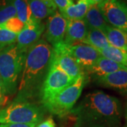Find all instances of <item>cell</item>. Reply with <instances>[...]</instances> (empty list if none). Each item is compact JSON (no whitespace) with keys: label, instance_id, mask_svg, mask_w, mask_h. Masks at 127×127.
Listing matches in <instances>:
<instances>
[{"label":"cell","instance_id":"obj_18","mask_svg":"<svg viewBox=\"0 0 127 127\" xmlns=\"http://www.w3.org/2000/svg\"><path fill=\"white\" fill-rule=\"evenodd\" d=\"M91 6L89 0H78L77 3L71 4L62 13H59L67 21L83 20Z\"/></svg>","mask_w":127,"mask_h":127},{"label":"cell","instance_id":"obj_17","mask_svg":"<svg viewBox=\"0 0 127 127\" xmlns=\"http://www.w3.org/2000/svg\"><path fill=\"white\" fill-rule=\"evenodd\" d=\"M103 32L111 45L127 52V32L108 24Z\"/></svg>","mask_w":127,"mask_h":127},{"label":"cell","instance_id":"obj_21","mask_svg":"<svg viewBox=\"0 0 127 127\" xmlns=\"http://www.w3.org/2000/svg\"><path fill=\"white\" fill-rule=\"evenodd\" d=\"M16 16L14 0H0V24Z\"/></svg>","mask_w":127,"mask_h":127},{"label":"cell","instance_id":"obj_30","mask_svg":"<svg viewBox=\"0 0 127 127\" xmlns=\"http://www.w3.org/2000/svg\"><path fill=\"white\" fill-rule=\"evenodd\" d=\"M126 114H127V110H126Z\"/></svg>","mask_w":127,"mask_h":127},{"label":"cell","instance_id":"obj_32","mask_svg":"<svg viewBox=\"0 0 127 127\" xmlns=\"http://www.w3.org/2000/svg\"><path fill=\"white\" fill-rule=\"evenodd\" d=\"M42 1H51V0H42Z\"/></svg>","mask_w":127,"mask_h":127},{"label":"cell","instance_id":"obj_11","mask_svg":"<svg viewBox=\"0 0 127 127\" xmlns=\"http://www.w3.org/2000/svg\"><path fill=\"white\" fill-rule=\"evenodd\" d=\"M67 20L58 11L48 18L44 37L52 47L63 42L66 31Z\"/></svg>","mask_w":127,"mask_h":127},{"label":"cell","instance_id":"obj_26","mask_svg":"<svg viewBox=\"0 0 127 127\" xmlns=\"http://www.w3.org/2000/svg\"><path fill=\"white\" fill-rule=\"evenodd\" d=\"M36 124H0V127H35Z\"/></svg>","mask_w":127,"mask_h":127},{"label":"cell","instance_id":"obj_8","mask_svg":"<svg viewBox=\"0 0 127 127\" xmlns=\"http://www.w3.org/2000/svg\"><path fill=\"white\" fill-rule=\"evenodd\" d=\"M52 47L53 55L52 62L68 76L76 81L80 76L86 75L84 70L68 52L67 45L64 41L55 45Z\"/></svg>","mask_w":127,"mask_h":127},{"label":"cell","instance_id":"obj_7","mask_svg":"<svg viewBox=\"0 0 127 127\" xmlns=\"http://www.w3.org/2000/svg\"><path fill=\"white\" fill-rule=\"evenodd\" d=\"M107 23L127 32V4L120 0H104L98 4Z\"/></svg>","mask_w":127,"mask_h":127},{"label":"cell","instance_id":"obj_28","mask_svg":"<svg viewBox=\"0 0 127 127\" xmlns=\"http://www.w3.org/2000/svg\"><path fill=\"white\" fill-rule=\"evenodd\" d=\"M35 127H55V123L52 119L49 118L36 125Z\"/></svg>","mask_w":127,"mask_h":127},{"label":"cell","instance_id":"obj_13","mask_svg":"<svg viewBox=\"0 0 127 127\" xmlns=\"http://www.w3.org/2000/svg\"><path fill=\"white\" fill-rule=\"evenodd\" d=\"M88 28L83 20L67 21L66 31L64 42L71 45L77 42H83L86 37Z\"/></svg>","mask_w":127,"mask_h":127},{"label":"cell","instance_id":"obj_20","mask_svg":"<svg viewBox=\"0 0 127 127\" xmlns=\"http://www.w3.org/2000/svg\"><path fill=\"white\" fill-rule=\"evenodd\" d=\"M102 57L109 59L127 68V52L110 45L106 48L97 50Z\"/></svg>","mask_w":127,"mask_h":127},{"label":"cell","instance_id":"obj_6","mask_svg":"<svg viewBox=\"0 0 127 127\" xmlns=\"http://www.w3.org/2000/svg\"><path fill=\"white\" fill-rule=\"evenodd\" d=\"M74 81L73 79L52 62L49 71L41 88L40 99L42 103L71 85Z\"/></svg>","mask_w":127,"mask_h":127},{"label":"cell","instance_id":"obj_22","mask_svg":"<svg viewBox=\"0 0 127 127\" xmlns=\"http://www.w3.org/2000/svg\"><path fill=\"white\" fill-rule=\"evenodd\" d=\"M14 4L16 17H18L23 23H26L32 18L31 12L26 0H14Z\"/></svg>","mask_w":127,"mask_h":127},{"label":"cell","instance_id":"obj_5","mask_svg":"<svg viewBox=\"0 0 127 127\" xmlns=\"http://www.w3.org/2000/svg\"><path fill=\"white\" fill-rule=\"evenodd\" d=\"M45 108L32 102H14L0 109V124H36L45 116Z\"/></svg>","mask_w":127,"mask_h":127},{"label":"cell","instance_id":"obj_24","mask_svg":"<svg viewBox=\"0 0 127 127\" xmlns=\"http://www.w3.org/2000/svg\"><path fill=\"white\" fill-rule=\"evenodd\" d=\"M17 35L0 28V51L7 46L16 43Z\"/></svg>","mask_w":127,"mask_h":127},{"label":"cell","instance_id":"obj_16","mask_svg":"<svg viewBox=\"0 0 127 127\" xmlns=\"http://www.w3.org/2000/svg\"><path fill=\"white\" fill-rule=\"evenodd\" d=\"M88 28L97 29L104 32L108 23L105 21L98 5H91L83 18Z\"/></svg>","mask_w":127,"mask_h":127},{"label":"cell","instance_id":"obj_14","mask_svg":"<svg viewBox=\"0 0 127 127\" xmlns=\"http://www.w3.org/2000/svg\"><path fill=\"white\" fill-rule=\"evenodd\" d=\"M119 70H127V68L101 56L97 61L86 71L95 79Z\"/></svg>","mask_w":127,"mask_h":127},{"label":"cell","instance_id":"obj_3","mask_svg":"<svg viewBox=\"0 0 127 127\" xmlns=\"http://www.w3.org/2000/svg\"><path fill=\"white\" fill-rule=\"evenodd\" d=\"M26 55V53L19 50L16 43L0 51V77L6 96L14 95L18 90Z\"/></svg>","mask_w":127,"mask_h":127},{"label":"cell","instance_id":"obj_2","mask_svg":"<svg viewBox=\"0 0 127 127\" xmlns=\"http://www.w3.org/2000/svg\"><path fill=\"white\" fill-rule=\"evenodd\" d=\"M52 55L53 47L44 40H40L28 50L14 102H31L40 97Z\"/></svg>","mask_w":127,"mask_h":127},{"label":"cell","instance_id":"obj_15","mask_svg":"<svg viewBox=\"0 0 127 127\" xmlns=\"http://www.w3.org/2000/svg\"><path fill=\"white\" fill-rule=\"evenodd\" d=\"M31 12L32 17L41 21L49 18L57 11V7L53 1L42 0H26Z\"/></svg>","mask_w":127,"mask_h":127},{"label":"cell","instance_id":"obj_1","mask_svg":"<svg viewBox=\"0 0 127 127\" xmlns=\"http://www.w3.org/2000/svg\"><path fill=\"white\" fill-rule=\"evenodd\" d=\"M73 127H118L122 121L120 100L100 91L87 94L70 112Z\"/></svg>","mask_w":127,"mask_h":127},{"label":"cell","instance_id":"obj_12","mask_svg":"<svg viewBox=\"0 0 127 127\" xmlns=\"http://www.w3.org/2000/svg\"><path fill=\"white\" fill-rule=\"evenodd\" d=\"M95 82L100 86L111 88L127 94V70H119L106 76L95 78Z\"/></svg>","mask_w":127,"mask_h":127},{"label":"cell","instance_id":"obj_10","mask_svg":"<svg viewBox=\"0 0 127 127\" xmlns=\"http://www.w3.org/2000/svg\"><path fill=\"white\" fill-rule=\"evenodd\" d=\"M66 45L68 53L76 61L84 71L92 66L101 57L97 50L87 44L76 43Z\"/></svg>","mask_w":127,"mask_h":127},{"label":"cell","instance_id":"obj_23","mask_svg":"<svg viewBox=\"0 0 127 127\" xmlns=\"http://www.w3.org/2000/svg\"><path fill=\"white\" fill-rule=\"evenodd\" d=\"M24 26H25V23H23L16 16L9 18L5 22L0 24V28H4L11 32H14L16 35H18L23 30Z\"/></svg>","mask_w":127,"mask_h":127},{"label":"cell","instance_id":"obj_19","mask_svg":"<svg viewBox=\"0 0 127 127\" xmlns=\"http://www.w3.org/2000/svg\"><path fill=\"white\" fill-rule=\"evenodd\" d=\"M83 43L92 46L96 50L104 49L111 45L103 32L97 29L91 28H88L86 37Z\"/></svg>","mask_w":127,"mask_h":127},{"label":"cell","instance_id":"obj_31","mask_svg":"<svg viewBox=\"0 0 127 127\" xmlns=\"http://www.w3.org/2000/svg\"><path fill=\"white\" fill-rule=\"evenodd\" d=\"M126 118H127V114H126Z\"/></svg>","mask_w":127,"mask_h":127},{"label":"cell","instance_id":"obj_4","mask_svg":"<svg viewBox=\"0 0 127 127\" xmlns=\"http://www.w3.org/2000/svg\"><path fill=\"white\" fill-rule=\"evenodd\" d=\"M86 81V75L80 76L71 85L42 102V106L50 113L59 117L67 115L79 99Z\"/></svg>","mask_w":127,"mask_h":127},{"label":"cell","instance_id":"obj_25","mask_svg":"<svg viewBox=\"0 0 127 127\" xmlns=\"http://www.w3.org/2000/svg\"><path fill=\"white\" fill-rule=\"evenodd\" d=\"M54 3V4L56 6L57 9L58 8L59 12L62 13L65 9L68 7V6L73 4L72 0H52Z\"/></svg>","mask_w":127,"mask_h":127},{"label":"cell","instance_id":"obj_29","mask_svg":"<svg viewBox=\"0 0 127 127\" xmlns=\"http://www.w3.org/2000/svg\"><path fill=\"white\" fill-rule=\"evenodd\" d=\"M103 1H104V0H89V1H90V3H91V5H98L99 4H100L101 2H102Z\"/></svg>","mask_w":127,"mask_h":127},{"label":"cell","instance_id":"obj_9","mask_svg":"<svg viewBox=\"0 0 127 127\" xmlns=\"http://www.w3.org/2000/svg\"><path fill=\"white\" fill-rule=\"evenodd\" d=\"M45 28V26L41 21L32 17L17 35L16 42L17 47L23 53H27L28 50L40 40Z\"/></svg>","mask_w":127,"mask_h":127},{"label":"cell","instance_id":"obj_27","mask_svg":"<svg viewBox=\"0 0 127 127\" xmlns=\"http://www.w3.org/2000/svg\"><path fill=\"white\" fill-rule=\"evenodd\" d=\"M6 98V95L5 94L4 88L3 86L1 78L0 77V107L4 104Z\"/></svg>","mask_w":127,"mask_h":127}]
</instances>
